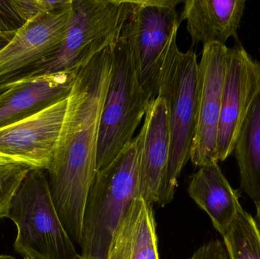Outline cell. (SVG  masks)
Returning <instances> with one entry per match:
<instances>
[{"label": "cell", "instance_id": "26", "mask_svg": "<svg viewBox=\"0 0 260 259\" xmlns=\"http://www.w3.org/2000/svg\"><path fill=\"white\" fill-rule=\"evenodd\" d=\"M74 259H90L86 258V257L83 256V255H81V254H78L77 256Z\"/></svg>", "mask_w": 260, "mask_h": 259}, {"label": "cell", "instance_id": "2", "mask_svg": "<svg viewBox=\"0 0 260 259\" xmlns=\"http://www.w3.org/2000/svg\"><path fill=\"white\" fill-rule=\"evenodd\" d=\"M198 65L195 52L180 51L174 38L162 65L157 95L166 103L170 132L169 161L157 202L160 206L172 202L182 170L190 160L197 127Z\"/></svg>", "mask_w": 260, "mask_h": 259}, {"label": "cell", "instance_id": "27", "mask_svg": "<svg viewBox=\"0 0 260 259\" xmlns=\"http://www.w3.org/2000/svg\"><path fill=\"white\" fill-rule=\"evenodd\" d=\"M24 259H41V258H37V257H34V256H25V257H24Z\"/></svg>", "mask_w": 260, "mask_h": 259}, {"label": "cell", "instance_id": "14", "mask_svg": "<svg viewBox=\"0 0 260 259\" xmlns=\"http://www.w3.org/2000/svg\"><path fill=\"white\" fill-rule=\"evenodd\" d=\"M183 3L180 20L186 21L192 45H225L229 38H238L245 0H186Z\"/></svg>", "mask_w": 260, "mask_h": 259}, {"label": "cell", "instance_id": "17", "mask_svg": "<svg viewBox=\"0 0 260 259\" xmlns=\"http://www.w3.org/2000/svg\"><path fill=\"white\" fill-rule=\"evenodd\" d=\"M233 153L241 190L255 202H260V91L241 126Z\"/></svg>", "mask_w": 260, "mask_h": 259}, {"label": "cell", "instance_id": "9", "mask_svg": "<svg viewBox=\"0 0 260 259\" xmlns=\"http://www.w3.org/2000/svg\"><path fill=\"white\" fill-rule=\"evenodd\" d=\"M228 53L226 45L208 44L203 47L199 62L197 127L190 156L197 167L218 164L217 137Z\"/></svg>", "mask_w": 260, "mask_h": 259}, {"label": "cell", "instance_id": "19", "mask_svg": "<svg viewBox=\"0 0 260 259\" xmlns=\"http://www.w3.org/2000/svg\"><path fill=\"white\" fill-rule=\"evenodd\" d=\"M223 237L229 259H260V234L251 214H240Z\"/></svg>", "mask_w": 260, "mask_h": 259}, {"label": "cell", "instance_id": "13", "mask_svg": "<svg viewBox=\"0 0 260 259\" xmlns=\"http://www.w3.org/2000/svg\"><path fill=\"white\" fill-rule=\"evenodd\" d=\"M79 69L23 78L9 85L0 94V128L28 118L67 98Z\"/></svg>", "mask_w": 260, "mask_h": 259}, {"label": "cell", "instance_id": "5", "mask_svg": "<svg viewBox=\"0 0 260 259\" xmlns=\"http://www.w3.org/2000/svg\"><path fill=\"white\" fill-rule=\"evenodd\" d=\"M46 170H30L11 202L9 217L17 228L15 251L22 256L74 259V243L55 208Z\"/></svg>", "mask_w": 260, "mask_h": 259}, {"label": "cell", "instance_id": "6", "mask_svg": "<svg viewBox=\"0 0 260 259\" xmlns=\"http://www.w3.org/2000/svg\"><path fill=\"white\" fill-rule=\"evenodd\" d=\"M111 79L99 126L97 172L111 164L134 138L151 97L141 86L121 36L113 46Z\"/></svg>", "mask_w": 260, "mask_h": 259}, {"label": "cell", "instance_id": "21", "mask_svg": "<svg viewBox=\"0 0 260 259\" xmlns=\"http://www.w3.org/2000/svg\"><path fill=\"white\" fill-rule=\"evenodd\" d=\"M189 259H229V257L224 243L215 240L203 245Z\"/></svg>", "mask_w": 260, "mask_h": 259}, {"label": "cell", "instance_id": "20", "mask_svg": "<svg viewBox=\"0 0 260 259\" xmlns=\"http://www.w3.org/2000/svg\"><path fill=\"white\" fill-rule=\"evenodd\" d=\"M33 169L35 167L23 162L0 164V219L8 217L17 190Z\"/></svg>", "mask_w": 260, "mask_h": 259}, {"label": "cell", "instance_id": "3", "mask_svg": "<svg viewBox=\"0 0 260 259\" xmlns=\"http://www.w3.org/2000/svg\"><path fill=\"white\" fill-rule=\"evenodd\" d=\"M137 138L96 173L85 203L79 246L81 255L106 259L117 228L139 196Z\"/></svg>", "mask_w": 260, "mask_h": 259}, {"label": "cell", "instance_id": "8", "mask_svg": "<svg viewBox=\"0 0 260 259\" xmlns=\"http://www.w3.org/2000/svg\"><path fill=\"white\" fill-rule=\"evenodd\" d=\"M260 91V61L240 44L229 48L217 137V160L233 154L241 126Z\"/></svg>", "mask_w": 260, "mask_h": 259}, {"label": "cell", "instance_id": "7", "mask_svg": "<svg viewBox=\"0 0 260 259\" xmlns=\"http://www.w3.org/2000/svg\"><path fill=\"white\" fill-rule=\"evenodd\" d=\"M180 1L135 0L122 36L128 48L138 80L151 97L158 95L159 79L167 52L177 36Z\"/></svg>", "mask_w": 260, "mask_h": 259}, {"label": "cell", "instance_id": "4", "mask_svg": "<svg viewBox=\"0 0 260 259\" xmlns=\"http://www.w3.org/2000/svg\"><path fill=\"white\" fill-rule=\"evenodd\" d=\"M134 1L72 0L63 41L53 53L34 65L26 77L80 68L96 55L113 47L123 34Z\"/></svg>", "mask_w": 260, "mask_h": 259}, {"label": "cell", "instance_id": "22", "mask_svg": "<svg viewBox=\"0 0 260 259\" xmlns=\"http://www.w3.org/2000/svg\"><path fill=\"white\" fill-rule=\"evenodd\" d=\"M255 204H256V213L253 218H254L255 223H256L260 234V202H255Z\"/></svg>", "mask_w": 260, "mask_h": 259}, {"label": "cell", "instance_id": "15", "mask_svg": "<svg viewBox=\"0 0 260 259\" xmlns=\"http://www.w3.org/2000/svg\"><path fill=\"white\" fill-rule=\"evenodd\" d=\"M188 193L207 213L214 228L222 236L244 211L236 191L231 187L218 164L200 167L191 177Z\"/></svg>", "mask_w": 260, "mask_h": 259}, {"label": "cell", "instance_id": "1", "mask_svg": "<svg viewBox=\"0 0 260 259\" xmlns=\"http://www.w3.org/2000/svg\"><path fill=\"white\" fill-rule=\"evenodd\" d=\"M112 47L78 71L56 149L46 170L55 208L77 244L87 197L97 173L99 126L112 70Z\"/></svg>", "mask_w": 260, "mask_h": 259}, {"label": "cell", "instance_id": "16", "mask_svg": "<svg viewBox=\"0 0 260 259\" xmlns=\"http://www.w3.org/2000/svg\"><path fill=\"white\" fill-rule=\"evenodd\" d=\"M151 205L138 196L117 228L106 259H159Z\"/></svg>", "mask_w": 260, "mask_h": 259}, {"label": "cell", "instance_id": "23", "mask_svg": "<svg viewBox=\"0 0 260 259\" xmlns=\"http://www.w3.org/2000/svg\"><path fill=\"white\" fill-rule=\"evenodd\" d=\"M18 162L9 157L5 156V155H0V164H8V163Z\"/></svg>", "mask_w": 260, "mask_h": 259}, {"label": "cell", "instance_id": "25", "mask_svg": "<svg viewBox=\"0 0 260 259\" xmlns=\"http://www.w3.org/2000/svg\"><path fill=\"white\" fill-rule=\"evenodd\" d=\"M0 259H15L13 256H11V255H0Z\"/></svg>", "mask_w": 260, "mask_h": 259}, {"label": "cell", "instance_id": "18", "mask_svg": "<svg viewBox=\"0 0 260 259\" xmlns=\"http://www.w3.org/2000/svg\"><path fill=\"white\" fill-rule=\"evenodd\" d=\"M71 0H0V38L9 43L38 15L57 10Z\"/></svg>", "mask_w": 260, "mask_h": 259}, {"label": "cell", "instance_id": "10", "mask_svg": "<svg viewBox=\"0 0 260 259\" xmlns=\"http://www.w3.org/2000/svg\"><path fill=\"white\" fill-rule=\"evenodd\" d=\"M70 4L38 15L0 50V94L26 77L34 65L51 54L65 38L71 15Z\"/></svg>", "mask_w": 260, "mask_h": 259}, {"label": "cell", "instance_id": "24", "mask_svg": "<svg viewBox=\"0 0 260 259\" xmlns=\"http://www.w3.org/2000/svg\"><path fill=\"white\" fill-rule=\"evenodd\" d=\"M6 44H7V42H6L5 40H3V38H0V50H1Z\"/></svg>", "mask_w": 260, "mask_h": 259}, {"label": "cell", "instance_id": "11", "mask_svg": "<svg viewBox=\"0 0 260 259\" xmlns=\"http://www.w3.org/2000/svg\"><path fill=\"white\" fill-rule=\"evenodd\" d=\"M67 100L68 97L28 118L0 128V155L47 170L62 129Z\"/></svg>", "mask_w": 260, "mask_h": 259}, {"label": "cell", "instance_id": "12", "mask_svg": "<svg viewBox=\"0 0 260 259\" xmlns=\"http://www.w3.org/2000/svg\"><path fill=\"white\" fill-rule=\"evenodd\" d=\"M136 138L139 196L152 205L157 202L170 155L168 109L161 97L151 100Z\"/></svg>", "mask_w": 260, "mask_h": 259}]
</instances>
